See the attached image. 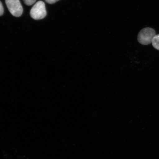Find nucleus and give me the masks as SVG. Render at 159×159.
Wrapping results in <instances>:
<instances>
[{
    "mask_svg": "<svg viewBox=\"0 0 159 159\" xmlns=\"http://www.w3.org/2000/svg\"><path fill=\"white\" fill-rule=\"evenodd\" d=\"M4 9L2 4L1 2L0 1V16H2L3 14Z\"/></svg>",
    "mask_w": 159,
    "mask_h": 159,
    "instance_id": "obj_6",
    "label": "nucleus"
},
{
    "mask_svg": "<svg viewBox=\"0 0 159 159\" xmlns=\"http://www.w3.org/2000/svg\"><path fill=\"white\" fill-rule=\"evenodd\" d=\"M156 35V32L154 29L150 27L145 28L139 33L138 41L141 44L148 45L152 43L153 39Z\"/></svg>",
    "mask_w": 159,
    "mask_h": 159,
    "instance_id": "obj_1",
    "label": "nucleus"
},
{
    "mask_svg": "<svg viewBox=\"0 0 159 159\" xmlns=\"http://www.w3.org/2000/svg\"><path fill=\"white\" fill-rule=\"evenodd\" d=\"M47 14L45 3L42 1H39L35 3L30 12L31 17L36 20L44 18Z\"/></svg>",
    "mask_w": 159,
    "mask_h": 159,
    "instance_id": "obj_2",
    "label": "nucleus"
},
{
    "mask_svg": "<svg viewBox=\"0 0 159 159\" xmlns=\"http://www.w3.org/2000/svg\"><path fill=\"white\" fill-rule=\"evenodd\" d=\"M152 43L154 48L159 50V34L155 36L152 39Z\"/></svg>",
    "mask_w": 159,
    "mask_h": 159,
    "instance_id": "obj_4",
    "label": "nucleus"
},
{
    "mask_svg": "<svg viewBox=\"0 0 159 159\" xmlns=\"http://www.w3.org/2000/svg\"><path fill=\"white\" fill-rule=\"evenodd\" d=\"M46 2L50 4L54 3L57 2L59 0H45Z\"/></svg>",
    "mask_w": 159,
    "mask_h": 159,
    "instance_id": "obj_7",
    "label": "nucleus"
},
{
    "mask_svg": "<svg viewBox=\"0 0 159 159\" xmlns=\"http://www.w3.org/2000/svg\"><path fill=\"white\" fill-rule=\"evenodd\" d=\"M26 5L27 6H31L35 3L36 0H23Z\"/></svg>",
    "mask_w": 159,
    "mask_h": 159,
    "instance_id": "obj_5",
    "label": "nucleus"
},
{
    "mask_svg": "<svg viewBox=\"0 0 159 159\" xmlns=\"http://www.w3.org/2000/svg\"><path fill=\"white\" fill-rule=\"evenodd\" d=\"M5 3L12 15L19 17L22 14L23 8L20 0H5Z\"/></svg>",
    "mask_w": 159,
    "mask_h": 159,
    "instance_id": "obj_3",
    "label": "nucleus"
}]
</instances>
